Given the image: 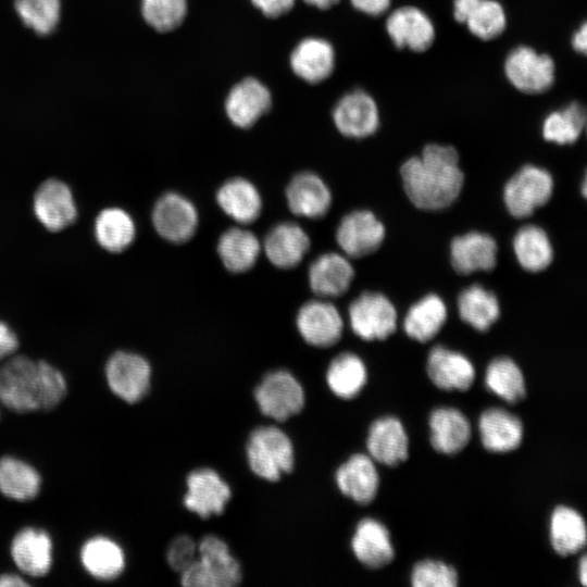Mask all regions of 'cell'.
I'll return each instance as SVG.
<instances>
[{"label":"cell","mask_w":587,"mask_h":587,"mask_svg":"<svg viewBox=\"0 0 587 587\" xmlns=\"http://www.w3.org/2000/svg\"><path fill=\"white\" fill-rule=\"evenodd\" d=\"M461 319L477 330H487L499 317L496 296L479 285L464 289L458 299Z\"/></svg>","instance_id":"obj_38"},{"label":"cell","mask_w":587,"mask_h":587,"mask_svg":"<svg viewBox=\"0 0 587 587\" xmlns=\"http://www.w3.org/2000/svg\"><path fill=\"white\" fill-rule=\"evenodd\" d=\"M513 249L521 266L529 272H540L548 267L553 250L546 232L535 225L519 229L513 240Z\"/></svg>","instance_id":"obj_37"},{"label":"cell","mask_w":587,"mask_h":587,"mask_svg":"<svg viewBox=\"0 0 587 587\" xmlns=\"http://www.w3.org/2000/svg\"><path fill=\"white\" fill-rule=\"evenodd\" d=\"M136 227L132 216L120 208L102 210L95 221L98 243L110 252L127 249L135 239Z\"/></svg>","instance_id":"obj_35"},{"label":"cell","mask_w":587,"mask_h":587,"mask_svg":"<svg viewBox=\"0 0 587 587\" xmlns=\"http://www.w3.org/2000/svg\"><path fill=\"white\" fill-rule=\"evenodd\" d=\"M104 375L110 390L117 398L136 403L150 388L151 366L142 355L120 350L108 359Z\"/></svg>","instance_id":"obj_5"},{"label":"cell","mask_w":587,"mask_h":587,"mask_svg":"<svg viewBox=\"0 0 587 587\" xmlns=\"http://www.w3.org/2000/svg\"><path fill=\"white\" fill-rule=\"evenodd\" d=\"M504 74L517 90L539 93L552 86L555 65L548 54L539 53L527 46H520L505 58Z\"/></svg>","instance_id":"obj_8"},{"label":"cell","mask_w":587,"mask_h":587,"mask_svg":"<svg viewBox=\"0 0 587 587\" xmlns=\"http://www.w3.org/2000/svg\"><path fill=\"white\" fill-rule=\"evenodd\" d=\"M18 338L13 329L0 321V361L11 357L18 348Z\"/></svg>","instance_id":"obj_48"},{"label":"cell","mask_w":587,"mask_h":587,"mask_svg":"<svg viewBox=\"0 0 587 587\" xmlns=\"http://www.w3.org/2000/svg\"><path fill=\"white\" fill-rule=\"evenodd\" d=\"M386 30L396 47L415 52L428 49L435 39V27L429 16L412 5L391 12L386 21Z\"/></svg>","instance_id":"obj_17"},{"label":"cell","mask_w":587,"mask_h":587,"mask_svg":"<svg viewBox=\"0 0 587 587\" xmlns=\"http://www.w3.org/2000/svg\"><path fill=\"white\" fill-rule=\"evenodd\" d=\"M552 190L553 180L546 170L525 165L507 183L503 199L509 212L522 218L546 204Z\"/></svg>","instance_id":"obj_7"},{"label":"cell","mask_w":587,"mask_h":587,"mask_svg":"<svg viewBox=\"0 0 587 587\" xmlns=\"http://www.w3.org/2000/svg\"><path fill=\"white\" fill-rule=\"evenodd\" d=\"M84 570L93 578L112 580L125 569L126 559L122 547L112 538L97 535L86 540L79 551Z\"/></svg>","instance_id":"obj_26"},{"label":"cell","mask_w":587,"mask_h":587,"mask_svg":"<svg viewBox=\"0 0 587 587\" xmlns=\"http://www.w3.org/2000/svg\"><path fill=\"white\" fill-rule=\"evenodd\" d=\"M579 579L580 583L585 586L587 579V560L586 557H583L579 563Z\"/></svg>","instance_id":"obj_54"},{"label":"cell","mask_w":587,"mask_h":587,"mask_svg":"<svg viewBox=\"0 0 587 587\" xmlns=\"http://www.w3.org/2000/svg\"><path fill=\"white\" fill-rule=\"evenodd\" d=\"M247 458L255 475L275 482L294 467L292 442L282 429L275 426H261L249 436Z\"/></svg>","instance_id":"obj_4"},{"label":"cell","mask_w":587,"mask_h":587,"mask_svg":"<svg viewBox=\"0 0 587 587\" xmlns=\"http://www.w3.org/2000/svg\"><path fill=\"white\" fill-rule=\"evenodd\" d=\"M350 2L358 11L375 16L387 11L391 0H350Z\"/></svg>","instance_id":"obj_49"},{"label":"cell","mask_w":587,"mask_h":587,"mask_svg":"<svg viewBox=\"0 0 587 587\" xmlns=\"http://www.w3.org/2000/svg\"><path fill=\"white\" fill-rule=\"evenodd\" d=\"M270 262L280 268L297 266L310 248V238L302 227L291 222L275 225L264 239Z\"/></svg>","instance_id":"obj_23"},{"label":"cell","mask_w":587,"mask_h":587,"mask_svg":"<svg viewBox=\"0 0 587 587\" xmlns=\"http://www.w3.org/2000/svg\"><path fill=\"white\" fill-rule=\"evenodd\" d=\"M333 121L344 136L364 138L378 128V107L367 92L353 90L341 97L335 104Z\"/></svg>","instance_id":"obj_11"},{"label":"cell","mask_w":587,"mask_h":587,"mask_svg":"<svg viewBox=\"0 0 587 587\" xmlns=\"http://www.w3.org/2000/svg\"><path fill=\"white\" fill-rule=\"evenodd\" d=\"M64 375L52 364L26 355L0 365V403L16 413L50 411L66 397Z\"/></svg>","instance_id":"obj_2"},{"label":"cell","mask_w":587,"mask_h":587,"mask_svg":"<svg viewBox=\"0 0 587 587\" xmlns=\"http://www.w3.org/2000/svg\"><path fill=\"white\" fill-rule=\"evenodd\" d=\"M411 583L414 587H454L458 574L441 561L424 560L413 567Z\"/></svg>","instance_id":"obj_45"},{"label":"cell","mask_w":587,"mask_h":587,"mask_svg":"<svg viewBox=\"0 0 587 587\" xmlns=\"http://www.w3.org/2000/svg\"><path fill=\"white\" fill-rule=\"evenodd\" d=\"M366 448L374 461L396 466L404 462L409 455V438L398 419L385 416L371 425Z\"/></svg>","instance_id":"obj_19"},{"label":"cell","mask_w":587,"mask_h":587,"mask_svg":"<svg viewBox=\"0 0 587 587\" xmlns=\"http://www.w3.org/2000/svg\"><path fill=\"white\" fill-rule=\"evenodd\" d=\"M427 374L444 390H467L475 378L472 362L463 354L442 346L434 347L427 358Z\"/></svg>","instance_id":"obj_20"},{"label":"cell","mask_w":587,"mask_h":587,"mask_svg":"<svg viewBox=\"0 0 587 587\" xmlns=\"http://www.w3.org/2000/svg\"><path fill=\"white\" fill-rule=\"evenodd\" d=\"M550 539L560 555L578 552L586 544V525L583 516L572 508L560 505L550 520Z\"/></svg>","instance_id":"obj_36"},{"label":"cell","mask_w":587,"mask_h":587,"mask_svg":"<svg viewBox=\"0 0 587 587\" xmlns=\"http://www.w3.org/2000/svg\"><path fill=\"white\" fill-rule=\"evenodd\" d=\"M404 191L422 210H440L459 196L464 176L457 150L450 146L429 143L420 157L407 160L400 168Z\"/></svg>","instance_id":"obj_1"},{"label":"cell","mask_w":587,"mask_h":587,"mask_svg":"<svg viewBox=\"0 0 587 587\" xmlns=\"http://www.w3.org/2000/svg\"><path fill=\"white\" fill-rule=\"evenodd\" d=\"M479 0H453V16L459 23H465L466 18Z\"/></svg>","instance_id":"obj_50"},{"label":"cell","mask_w":587,"mask_h":587,"mask_svg":"<svg viewBox=\"0 0 587 587\" xmlns=\"http://www.w3.org/2000/svg\"><path fill=\"white\" fill-rule=\"evenodd\" d=\"M335 478L339 490L360 504L370 503L377 494L379 477L370 455H351L338 467Z\"/></svg>","instance_id":"obj_22"},{"label":"cell","mask_w":587,"mask_h":587,"mask_svg":"<svg viewBox=\"0 0 587 587\" xmlns=\"http://www.w3.org/2000/svg\"><path fill=\"white\" fill-rule=\"evenodd\" d=\"M29 583L22 576L13 573H3L0 575V587H26Z\"/></svg>","instance_id":"obj_52"},{"label":"cell","mask_w":587,"mask_h":587,"mask_svg":"<svg viewBox=\"0 0 587 587\" xmlns=\"http://www.w3.org/2000/svg\"><path fill=\"white\" fill-rule=\"evenodd\" d=\"M296 0H251L265 16L275 18L289 12Z\"/></svg>","instance_id":"obj_47"},{"label":"cell","mask_w":587,"mask_h":587,"mask_svg":"<svg viewBox=\"0 0 587 587\" xmlns=\"http://www.w3.org/2000/svg\"><path fill=\"white\" fill-rule=\"evenodd\" d=\"M290 66L302 80L317 84L335 68V50L325 39L309 37L301 40L290 54Z\"/></svg>","instance_id":"obj_24"},{"label":"cell","mask_w":587,"mask_h":587,"mask_svg":"<svg viewBox=\"0 0 587 587\" xmlns=\"http://www.w3.org/2000/svg\"><path fill=\"white\" fill-rule=\"evenodd\" d=\"M152 222L161 237L174 243H182L195 235L198 213L187 198L168 192L157 201L152 211Z\"/></svg>","instance_id":"obj_10"},{"label":"cell","mask_w":587,"mask_h":587,"mask_svg":"<svg viewBox=\"0 0 587 587\" xmlns=\"http://www.w3.org/2000/svg\"><path fill=\"white\" fill-rule=\"evenodd\" d=\"M350 326L364 340H383L397 327V312L387 297L364 292L349 307Z\"/></svg>","instance_id":"obj_9"},{"label":"cell","mask_w":587,"mask_h":587,"mask_svg":"<svg viewBox=\"0 0 587 587\" xmlns=\"http://www.w3.org/2000/svg\"><path fill=\"white\" fill-rule=\"evenodd\" d=\"M586 124L584 108L573 102L567 107L551 112L542 123V136L546 140L559 145L575 142Z\"/></svg>","instance_id":"obj_41"},{"label":"cell","mask_w":587,"mask_h":587,"mask_svg":"<svg viewBox=\"0 0 587 587\" xmlns=\"http://www.w3.org/2000/svg\"><path fill=\"white\" fill-rule=\"evenodd\" d=\"M430 442L440 453L453 454L470 441L471 425L466 416L453 408H438L429 417Z\"/></svg>","instance_id":"obj_30"},{"label":"cell","mask_w":587,"mask_h":587,"mask_svg":"<svg viewBox=\"0 0 587 587\" xmlns=\"http://www.w3.org/2000/svg\"><path fill=\"white\" fill-rule=\"evenodd\" d=\"M34 212L50 232H60L73 224L77 209L70 187L59 179L45 180L35 192Z\"/></svg>","instance_id":"obj_15"},{"label":"cell","mask_w":587,"mask_h":587,"mask_svg":"<svg viewBox=\"0 0 587 587\" xmlns=\"http://www.w3.org/2000/svg\"><path fill=\"white\" fill-rule=\"evenodd\" d=\"M40 473L26 461L12 455L0 458V492L15 501L35 499L41 489Z\"/></svg>","instance_id":"obj_32"},{"label":"cell","mask_w":587,"mask_h":587,"mask_svg":"<svg viewBox=\"0 0 587 587\" xmlns=\"http://www.w3.org/2000/svg\"><path fill=\"white\" fill-rule=\"evenodd\" d=\"M272 105L267 87L253 77L237 83L225 100V112L229 121L239 128H249L263 116Z\"/></svg>","instance_id":"obj_18"},{"label":"cell","mask_w":587,"mask_h":587,"mask_svg":"<svg viewBox=\"0 0 587 587\" xmlns=\"http://www.w3.org/2000/svg\"><path fill=\"white\" fill-rule=\"evenodd\" d=\"M22 22L39 35L50 34L60 20V0H15Z\"/></svg>","instance_id":"obj_43"},{"label":"cell","mask_w":587,"mask_h":587,"mask_svg":"<svg viewBox=\"0 0 587 587\" xmlns=\"http://www.w3.org/2000/svg\"><path fill=\"white\" fill-rule=\"evenodd\" d=\"M254 399L265 416L283 422L304 405V391L297 378L285 370L268 373L254 389Z\"/></svg>","instance_id":"obj_6"},{"label":"cell","mask_w":587,"mask_h":587,"mask_svg":"<svg viewBox=\"0 0 587 587\" xmlns=\"http://www.w3.org/2000/svg\"><path fill=\"white\" fill-rule=\"evenodd\" d=\"M297 328L310 345L326 348L341 337L344 323L338 309L325 300H312L298 311Z\"/></svg>","instance_id":"obj_13"},{"label":"cell","mask_w":587,"mask_h":587,"mask_svg":"<svg viewBox=\"0 0 587 587\" xmlns=\"http://www.w3.org/2000/svg\"><path fill=\"white\" fill-rule=\"evenodd\" d=\"M197 555L198 545L188 535H182L170 544L166 560L174 571L182 573L193 563Z\"/></svg>","instance_id":"obj_46"},{"label":"cell","mask_w":587,"mask_h":587,"mask_svg":"<svg viewBox=\"0 0 587 587\" xmlns=\"http://www.w3.org/2000/svg\"><path fill=\"white\" fill-rule=\"evenodd\" d=\"M241 570L228 546L214 535L205 536L198 545L193 563L180 573L186 587H233L240 583Z\"/></svg>","instance_id":"obj_3"},{"label":"cell","mask_w":587,"mask_h":587,"mask_svg":"<svg viewBox=\"0 0 587 587\" xmlns=\"http://www.w3.org/2000/svg\"><path fill=\"white\" fill-rule=\"evenodd\" d=\"M261 251L258 237L241 227L225 230L217 242V252L224 266L234 273H242L251 268Z\"/></svg>","instance_id":"obj_33"},{"label":"cell","mask_w":587,"mask_h":587,"mask_svg":"<svg viewBox=\"0 0 587 587\" xmlns=\"http://www.w3.org/2000/svg\"><path fill=\"white\" fill-rule=\"evenodd\" d=\"M385 237L384 225L365 210L347 214L336 230V240L346 255L365 257L378 249Z\"/></svg>","instance_id":"obj_12"},{"label":"cell","mask_w":587,"mask_h":587,"mask_svg":"<svg viewBox=\"0 0 587 587\" xmlns=\"http://www.w3.org/2000/svg\"><path fill=\"white\" fill-rule=\"evenodd\" d=\"M351 548L355 558L367 567H383L394 559L389 532L374 519H364L359 522L351 540Z\"/></svg>","instance_id":"obj_28"},{"label":"cell","mask_w":587,"mask_h":587,"mask_svg":"<svg viewBox=\"0 0 587 587\" xmlns=\"http://www.w3.org/2000/svg\"><path fill=\"white\" fill-rule=\"evenodd\" d=\"M366 377L363 361L350 352L337 355L330 362L326 373L329 389L344 399L355 397L363 388Z\"/></svg>","instance_id":"obj_39"},{"label":"cell","mask_w":587,"mask_h":587,"mask_svg":"<svg viewBox=\"0 0 587 587\" xmlns=\"http://www.w3.org/2000/svg\"><path fill=\"white\" fill-rule=\"evenodd\" d=\"M586 41H587V28H586V24L583 23L582 26L572 36V47L577 52L585 53Z\"/></svg>","instance_id":"obj_51"},{"label":"cell","mask_w":587,"mask_h":587,"mask_svg":"<svg viewBox=\"0 0 587 587\" xmlns=\"http://www.w3.org/2000/svg\"><path fill=\"white\" fill-rule=\"evenodd\" d=\"M478 430L483 446L492 452L514 450L523 438L521 421L499 408L488 409L480 414Z\"/></svg>","instance_id":"obj_29"},{"label":"cell","mask_w":587,"mask_h":587,"mask_svg":"<svg viewBox=\"0 0 587 587\" xmlns=\"http://www.w3.org/2000/svg\"><path fill=\"white\" fill-rule=\"evenodd\" d=\"M216 200L223 212L239 224L254 222L262 208L260 193L249 180L236 177L224 183Z\"/></svg>","instance_id":"obj_31"},{"label":"cell","mask_w":587,"mask_h":587,"mask_svg":"<svg viewBox=\"0 0 587 587\" xmlns=\"http://www.w3.org/2000/svg\"><path fill=\"white\" fill-rule=\"evenodd\" d=\"M11 558L16 567L30 577L49 573L53 562V544L42 528L27 526L15 534L10 546Z\"/></svg>","instance_id":"obj_14"},{"label":"cell","mask_w":587,"mask_h":587,"mask_svg":"<svg viewBox=\"0 0 587 587\" xmlns=\"http://www.w3.org/2000/svg\"><path fill=\"white\" fill-rule=\"evenodd\" d=\"M477 38L490 40L505 28L507 15L502 4L496 0H479L465 23Z\"/></svg>","instance_id":"obj_42"},{"label":"cell","mask_w":587,"mask_h":587,"mask_svg":"<svg viewBox=\"0 0 587 587\" xmlns=\"http://www.w3.org/2000/svg\"><path fill=\"white\" fill-rule=\"evenodd\" d=\"M142 17L160 33L177 28L187 14V0H141Z\"/></svg>","instance_id":"obj_44"},{"label":"cell","mask_w":587,"mask_h":587,"mask_svg":"<svg viewBox=\"0 0 587 587\" xmlns=\"http://www.w3.org/2000/svg\"><path fill=\"white\" fill-rule=\"evenodd\" d=\"M485 383L490 391L507 402L515 403L525 397L523 374L509 358H498L489 363Z\"/></svg>","instance_id":"obj_40"},{"label":"cell","mask_w":587,"mask_h":587,"mask_svg":"<svg viewBox=\"0 0 587 587\" xmlns=\"http://www.w3.org/2000/svg\"><path fill=\"white\" fill-rule=\"evenodd\" d=\"M450 255L453 268L460 274L490 271L496 265L497 245L491 236L471 232L452 240Z\"/></svg>","instance_id":"obj_25"},{"label":"cell","mask_w":587,"mask_h":587,"mask_svg":"<svg viewBox=\"0 0 587 587\" xmlns=\"http://www.w3.org/2000/svg\"><path fill=\"white\" fill-rule=\"evenodd\" d=\"M447 319V309L436 295H428L413 304L404 319L407 335L420 342L434 338Z\"/></svg>","instance_id":"obj_34"},{"label":"cell","mask_w":587,"mask_h":587,"mask_svg":"<svg viewBox=\"0 0 587 587\" xmlns=\"http://www.w3.org/2000/svg\"><path fill=\"white\" fill-rule=\"evenodd\" d=\"M305 3L321 10H327L335 5L339 0H303Z\"/></svg>","instance_id":"obj_53"},{"label":"cell","mask_w":587,"mask_h":587,"mask_svg":"<svg viewBox=\"0 0 587 587\" xmlns=\"http://www.w3.org/2000/svg\"><path fill=\"white\" fill-rule=\"evenodd\" d=\"M286 199L295 215L308 218L324 216L332 203L327 185L310 172L300 173L290 180L286 188Z\"/></svg>","instance_id":"obj_21"},{"label":"cell","mask_w":587,"mask_h":587,"mask_svg":"<svg viewBox=\"0 0 587 587\" xmlns=\"http://www.w3.org/2000/svg\"><path fill=\"white\" fill-rule=\"evenodd\" d=\"M353 275V267L345 255L328 252L312 262L309 268V283L315 295L333 298L348 290Z\"/></svg>","instance_id":"obj_27"},{"label":"cell","mask_w":587,"mask_h":587,"mask_svg":"<svg viewBox=\"0 0 587 587\" xmlns=\"http://www.w3.org/2000/svg\"><path fill=\"white\" fill-rule=\"evenodd\" d=\"M232 491L225 480L211 469H199L187 476L184 505L202 519L221 514L229 501Z\"/></svg>","instance_id":"obj_16"}]
</instances>
